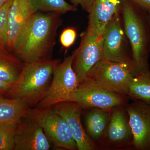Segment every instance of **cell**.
I'll return each instance as SVG.
<instances>
[{
	"label": "cell",
	"mask_w": 150,
	"mask_h": 150,
	"mask_svg": "<svg viewBox=\"0 0 150 150\" xmlns=\"http://www.w3.org/2000/svg\"><path fill=\"white\" fill-rule=\"evenodd\" d=\"M119 14V11L115 14L103 33V59L126 64L134 69L131 57L127 51L125 33Z\"/></svg>",
	"instance_id": "9"
},
{
	"label": "cell",
	"mask_w": 150,
	"mask_h": 150,
	"mask_svg": "<svg viewBox=\"0 0 150 150\" xmlns=\"http://www.w3.org/2000/svg\"><path fill=\"white\" fill-rule=\"evenodd\" d=\"M149 16V27H150V15Z\"/></svg>",
	"instance_id": "28"
},
{
	"label": "cell",
	"mask_w": 150,
	"mask_h": 150,
	"mask_svg": "<svg viewBox=\"0 0 150 150\" xmlns=\"http://www.w3.org/2000/svg\"><path fill=\"white\" fill-rule=\"evenodd\" d=\"M60 14H34L13 53L24 63L52 59L57 30L62 24Z\"/></svg>",
	"instance_id": "1"
},
{
	"label": "cell",
	"mask_w": 150,
	"mask_h": 150,
	"mask_svg": "<svg viewBox=\"0 0 150 150\" xmlns=\"http://www.w3.org/2000/svg\"><path fill=\"white\" fill-rule=\"evenodd\" d=\"M74 56L73 53L57 65L50 85L36 107H51L61 103L74 102V94L79 83L73 69Z\"/></svg>",
	"instance_id": "5"
},
{
	"label": "cell",
	"mask_w": 150,
	"mask_h": 150,
	"mask_svg": "<svg viewBox=\"0 0 150 150\" xmlns=\"http://www.w3.org/2000/svg\"><path fill=\"white\" fill-rule=\"evenodd\" d=\"M76 31L74 28H68L62 31L60 41L64 48H69L74 43L76 37Z\"/></svg>",
	"instance_id": "23"
},
{
	"label": "cell",
	"mask_w": 150,
	"mask_h": 150,
	"mask_svg": "<svg viewBox=\"0 0 150 150\" xmlns=\"http://www.w3.org/2000/svg\"><path fill=\"white\" fill-rule=\"evenodd\" d=\"M53 108L67 122L76 143L78 150H93L96 149V145L86 134L82 125L81 115L83 109L78 103L67 101L58 103Z\"/></svg>",
	"instance_id": "13"
},
{
	"label": "cell",
	"mask_w": 150,
	"mask_h": 150,
	"mask_svg": "<svg viewBox=\"0 0 150 150\" xmlns=\"http://www.w3.org/2000/svg\"><path fill=\"white\" fill-rule=\"evenodd\" d=\"M95 0H71L76 6H80L84 10L89 13L91 11Z\"/></svg>",
	"instance_id": "24"
},
{
	"label": "cell",
	"mask_w": 150,
	"mask_h": 150,
	"mask_svg": "<svg viewBox=\"0 0 150 150\" xmlns=\"http://www.w3.org/2000/svg\"><path fill=\"white\" fill-rule=\"evenodd\" d=\"M126 96L115 93L107 89L89 77L78 85L74 94V102L82 109L99 108L111 110L125 105Z\"/></svg>",
	"instance_id": "7"
},
{
	"label": "cell",
	"mask_w": 150,
	"mask_h": 150,
	"mask_svg": "<svg viewBox=\"0 0 150 150\" xmlns=\"http://www.w3.org/2000/svg\"><path fill=\"white\" fill-rule=\"evenodd\" d=\"M123 105L112 109L106 135L108 141L113 144L132 145L133 134L128 113Z\"/></svg>",
	"instance_id": "14"
},
{
	"label": "cell",
	"mask_w": 150,
	"mask_h": 150,
	"mask_svg": "<svg viewBox=\"0 0 150 150\" xmlns=\"http://www.w3.org/2000/svg\"><path fill=\"white\" fill-rule=\"evenodd\" d=\"M17 123L0 125V150H13Z\"/></svg>",
	"instance_id": "21"
},
{
	"label": "cell",
	"mask_w": 150,
	"mask_h": 150,
	"mask_svg": "<svg viewBox=\"0 0 150 150\" xmlns=\"http://www.w3.org/2000/svg\"><path fill=\"white\" fill-rule=\"evenodd\" d=\"M121 4L124 32L131 45L132 65L137 75L149 69V16L131 0H123Z\"/></svg>",
	"instance_id": "2"
},
{
	"label": "cell",
	"mask_w": 150,
	"mask_h": 150,
	"mask_svg": "<svg viewBox=\"0 0 150 150\" xmlns=\"http://www.w3.org/2000/svg\"><path fill=\"white\" fill-rule=\"evenodd\" d=\"M24 64L15 55L0 50V81L13 84L21 74Z\"/></svg>",
	"instance_id": "18"
},
{
	"label": "cell",
	"mask_w": 150,
	"mask_h": 150,
	"mask_svg": "<svg viewBox=\"0 0 150 150\" xmlns=\"http://www.w3.org/2000/svg\"><path fill=\"white\" fill-rule=\"evenodd\" d=\"M134 100L126 107L133 134L132 146L137 150H150V105Z\"/></svg>",
	"instance_id": "10"
},
{
	"label": "cell",
	"mask_w": 150,
	"mask_h": 150,
	"mask_svg": "<svg viewBox=\"0 0 150 150\" xmlns=\"http://www.w3.org/2000/svg\"><path fill=\"white\" fill-rule=\"evenodd\" d=\"M23 117L35 121L41 126L49 142L56 149H78L67 122L53 107L30 108Z\"/></svg>",
	"instance_id": "4"
},
{
	"label": "cell",
	"mask_w": 150,
	"mask_h": 150,
	"mask_svg": "<svg viewBox=\"0 0 150 150\" xmlns=\"http://www.w3.org/2000/svg\"><path fill=\"white\" fill-rule=\"evenodd\" d=\"M33 13L39 12H54L63 14L76 10V7L65 0H28Z\"/></svg>",
	"instance_id": "20"
},
{
	"label": "cell",
	"mask_w": 150,
	"mask_h": 150,
	"mask_svg": "<svg viewBox=\"0 0 150 150\" xmlns=\"http://www.w3.org/2000/svg\"><path fill=\"white\" fill-rule=\"evenodd\" d=\"M13 84L7 83L0 81V96L7 93Z\"/></svg>",
	"instance_id": "26"
},
{
	"label": "cell",
	"mask_w": 150,
	"mask_h": 150,
	"mask_svg": "<svg viewBox=\"0 0 150 150\" xmlns=\"http://www.w3.org/2000/svg\"><path fill=\"white\" fill-rule=\"evenodd\" d=\"M150 15V0H131Z\"/></svg>",
	"instance_id": "25"
},
{
	"label": "cell",
	"mask_w": 150,
	"mask_h": 150,
	"mask_svg": "<svg viewBox=\"0 0 150 150\" xmlns=\"http://www.w3.org/2000/svg\"><path fill=\"white\" fill-rule=\"evenodd\" d=\"M74 54L73 69L79 84L87 77L94 66L103 59L102 35L86 30L81 34L79 46Z\"/></svg>",
	"instance_id": "8"
},
{
	"label": "cell",
	"mask_w": 150,
	"mask_h": 150,
	"mask_svg": "<svg viewBox=\"0 0 150 150\" xmlns=\"http://www.w3.org/2000/svg\"><path fill=\"white\" fill-rule=\"evenodd\" d=\"M30 108L21 100L0 96V125L17 123L24 117Z\"/></svg>",
	"instance_id": "17"
},
{
	"label": "cell",
	"mask_w": 150,
	"mask_h": 150,
	"mask_svg": "<svg viewBox=\"0 0 150 150\" xmlns=\"http://www.w3.org/2000/svg\"><path fill=\"white\" fill-rule=\"evenodd\" d=\"M60 61L51 59L24 63L23 69L6 96L21 100L30 108L42 100L51 83L54 70Z\"/></svg>",
	"instance_id": "3"
},
{
	"label": "cell",
	"mask_w": 150,
	"mask_h": 150,
	"mask_svg": "<svg viewBox=\"0 0 150 150\" xmlns=\"http://www.w3.org/2000/svg\"><path fill=\"white\" fill-rule=\"evenodd\" d=\"M50 144L43 129L35 121L23 117L18 122L13 150H48Z\"/></svg>",
	"instance_id": "12"
},
{
	"label": "cell",
	"mask_w": 150,
	"mask_h": 150,
	"mask_svg": "<svg viewBox=\"0 0 150 150\" xmlns=\"http://www.w3.org/2000/svg\"><path fill=\"white\" fill-rule=\"evenodd\" d=\"M112 110L93 108L86 115L87 131L93 139L99 140L106 133Z\"/></svg>",
	"instance_id": "16"
},
{
	"label": "cell",
	"mask_w": 150,
	"mask_h": 150,
	"mask_svg": "<svg viewBox=\"0 0 150 150\" xmlns=\"http://www.w3.org/2000/svg\"><path fill=\"white\" fill-rule=\"evenodd\" d=\"M8 1V0H0V8L4 5Z\"/></svg>",
	"instance_id": "27"
},
{
	"label": "cell",
	"mask_w": 150,
	"mask_h": 150,
	"mask_svg": "<svg viewBox=\"0 0 150 150\" xmlns=\"http://www.w3.org/2000/svg\"><path fill=\"white\" fill-rule=\"evenodd\" d=\"M34 14L28 0H13L7 16V51L14 52Z\"/></svg>",
	"instance_id": "11"
},
{
	"label": "cell",
	"mask_w": 150,
	"mask_h": 150,
	"mask_svg": "<svg viewBox=\"0 0 150 150\" xmlns=\"http://www.w3.org/2000/svg\"><path fill=\"white\" fill-rule=\"evenodd\" d=\"M13 0H8L0 8V50H6L7 21L9 9Z\"/></svg>",
	"instance_id": "22"
},
{
	"label": "cell",
	"mask_w": 150,
	"mask_h": 150,
	"mask_svg": "<svg viewBox=\"0 0 150 150\" xmlns=\"http://www.w3.org/2000/svg\"><path fill=\"white\" fill-rule=\"evenodd\" d=\"M136 76L131 66L103 59L94 66L87 77L110 91L127 96L129 86Z\"/></svg>",
	"instance_id": "6"
},
{
	"label": "cell",
	"mask_w": 150,
	"mask_h": 150,
	"mask_svg": "<svg viewBox=\"0 0 150 150\" xmlns=\"http://www.w3.org/2000/svg\"><path fill=\"white\" fill-rule=\"evenodd\" d=\"M120 4L121 1L117 0H95L89 13L86 30L101 36L108 23L119 11Z\"/></svg>",
	"instance_id": "15"
},
{
	"label": "cell",
	"mask_w": 150,
	"mask_h": 150,
	"mask_svg": "<svg viewBox=\"0 0 150 150\" xmlns=\"http://www.w3.org/2000/svg\"><path fill=\"white\" fill-rule=\"evenodd\" d=\"M117 1H120V0H117Z\"/></svg>",
	"instance_id": "29"
},
{
	"label": "cell",
	"mask_w": 150,
	"mask_h": 150,
	"mask_svg": "<svg viewBox=\"0 0 150 150\" xmlns=\"http://www.w3.org/2000/svg\"><path fill=\"white\" fill-rule=\"evenodd\" d=\"M127 96L150 105V71L145 70L134 78L129 88Z\"/></svg>",
	"instance_id": "19"
}]
</instances>
